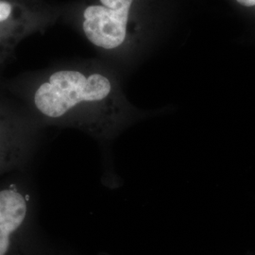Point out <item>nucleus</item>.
Segmentation results:
<instances>
[{
	"label": "nucleus",
	"instance_id": "f257e3e1",
	"mask_svg": "<svg viewBox=\"0 0 255 255\" xmlns=\"http://www.w3.org/2000/svg\"><path fill=\"white\" fill-rule=\"evenodd\" d=\"M31 101L46 121L103 135L128 119L130 106L118 80L102 69L65 66L37 83Z\"/></svg>",
	"mask_w": 255,
	"mask_h": 255
},
{
	"label": "nucleus",
	"instance_id": "f03ea898",
	"mask_svg": "<svg viewBox=\"0 0 255 255\" xmlns=\"http://www.w3.org/2000/svg\"><path fill=\"white\" fill-rule=\"evenodd\" d=\"M136 0H94L82 11L81 26L93 46L120 51L132 45L140 27L134 17Z\"/></svg>",
	"mask_w": 255,
	"mask_h": 255
},
{
	"label": "nucleus",
	"instance_id": "7ed1b4c3",
	"mask_svg": "<svg viewBox=\"0 0 255 255\" xmlns=\"http://www.w3.org/2000/svg\"><path fill=\"white\" fill-rule=\"evenodd\" d=\"M28 210L27 196L16 187L0 190V255L9 254L13 238L27 220Z\"/></svg>",
	"mask_w": 255,
	"mask_h": 255
},
{
	"label": "nucleus",
	"instance_id": "20e7f679",
	"mask_svg": "<svg viewBox=\"0 0 255 255\" xmlns=\"http://www.w3.org/2000/svg\"><path fill=\"white\" fill-rule=\"evenodd\" d=\"M33 9L13 3L9 0H0V24L18 18Z\"/></svg>",
	"mask_w": 255,
	"mask_h": 255
},
{
	"label": "nucleus",
	"instance_id": "39448f33",
	"mask_svg": "<svg viewBox=\"0 0 255 255\" xmlns=\"http://www.w3.org/2000/svg\"><path fill=\"white\" fill-rule=\"evenodd\" d=\"M238 4L246 8H254L255 5V0H236Z\"/></svg>",
	"mask_w": 255,
	"mask_h": 255
}]
</instances>
